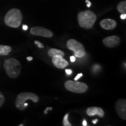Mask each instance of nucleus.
Returning <instances> with one entry per match:
<instances>
[{
  "label": "nucleus",
  "mask_w": 126,
  "mask_h": 126,
  "mask_svg": "<svg viewBox=\"0 0 126 126\" xmlns=\"http://www.w3.org/2000/svg\"><path fill=\"white\" fill-rule=\"evenodd\" d=\"M22 14L19 9L12 8L6 14L4 22L6 25L11 28H18L22 21Z\"/></svg>",
  "instance_id": "f257e3e1"
},
{
  "label": "nucleus",
  "mask_w": 126,
  "mask_h": 126,
  "mask_svg": "<svg viewBox=\"0 0 126 126\" xmlns=\"http://www.w3.org/2000/svg\"><path fill=\"white\" fill-rule=\"evenodd\" d=\"M78 20L79 25L81 28L86 29H91L96 20V16L91 11H84L78 13Z\"/></svg>",
  "instance_id": "f03ea898"
},
{
  "label": "nucleus",
  "mask_w": 126,
  "mask_h": 126,
  "mask_svg": "<svg viewBox=\"0 0 126 126\" xmlns=\"http://www.w3.org/2000/svg\"><path fill=\"white\" fill-rule=\"evenodd\" d=\"M4 67L7 74L12 78L18 77L21 72L20 62L14 58L5 60L4 63Z\"/></svg>",
  "instance_id": "7ed1b4c3"
},
{
  "label": "nucleus",
  "mask_w": 126,
  "mask_h": 126,
  "mask_svg": "<svg viewBox=\"0 0 126 126\" xmlns=\"http://www.w3.org/2000/svg\"><path fill=\"white\" fill-rule=\"evenodd\" d=\"M28 100H31L34 103L38 102L39 96L35 94L32 92H22L17 96L15 100V106L19 110H24L26 108L24 104Z\"/></svg>",
  "instance_id": "20e7f679"
},
{
  "label": "nucleus",
  "mask_w": 126,
  "mask_h": 126,
  "mask_svg": "<svg viewBox=\"0 0 126 126\" xmlns=\"http://www.w3.org/2000/svg\"><path fill=\"white\" fill-rule=\"evenodd\" d=\"M67 46L68 49L74 52V56L77 58H82L86 55L85 48L82 44L75 39L67 41Z\"/></svg>",
  "instance_id": "39448f33"
},
{
  "label": "nucleus",
  "mask_w": 126,
  "mask_h": 126,
  "mask_svg": "<svg viewBox=\"0 0 126 126\" xmlns=\"http://www.w3.org/2000/svg\"><path fill=\"white\" fill-rule=\"evenodd\" d=\"M64 86L68 91L77 94H83L86 92L88 89V86L85 83L77 82V81L69 80L65 82Z\"/></svg>",
  "instance_id": "423d86ee"
},
{
  "label": "nucleus",
  "mask_w": 126,
  "mask_h": 126,
  "mask_svg": "<svg viewBox=\"0 0 126 126\" xmlns=\"http://www.w3.org/2000/svg\"><path fill=\"white\" fill-rule=\"evenodd\" d=\"M31 33L33 35L43 36L47 38H50L53 36V32L51 31L40 26L32 28L31 29Z\"/></svg>",
  "instance_id": "0eeeda50"
},
{
  "label": "nucleus",
  "mask_w": 126,
  "mask_h": 126,
  "mask_svg": "<svg viewBox=\"0 0 126 126\" xmlns=\"http://www.w3.org/2000/svg\"><path fill=\"white\" fill-rule=\"evenodd\" d=\"M116 110L117 114L121 119H126V100L120 99L116 103Z\"/></svg>",
  "instance_id": "6e6552de"
},
{
  "label": "nucleus",
  "mask_w": 126,
  "mask_h": 126,
  "mask_svg": "<svg viewBox=\"0 0 126 126\" xmlns=\"http://www.w3.org/2000/svg\"><path fill=\"white\" fill-rule=\"evenodd\" d=\"M103 45L109 48L118 46L120 43V39L117 35H113L105 37L103 40Z\"/></svg>",
  "instance_id": "1a4fd4ad"
},
{
  "label": "nucleus",
  "mask_w": 126,
  "mask_h": 126,
  "mask_svg": "<svg viewBox=\"0 0 126 126\" xmlns=\"http://www.w3.org/2000/svg\"><path fill=\"white\" fill-rule=\"evenodd\" d=\"M52 63L55 67L60 69H64L68 65V62L60 56H57L52 57Z\"/></svg>",
  "instance_id": "9d476101"
},
{
  "label": "nucleus",
  "mask_w": 126,
  "mask_h": 126,
  "mask_svg": "<svg viewBox=\"0 0 126 126\" xmlns=\"http://www.w3.org/2000/svg\"><path fill=\"white\" fill-rule=\"evenodd\" d=\"M86 114L89 116H98L99 117L102 118L105 116V112L102 108L98 107H91L86 109Z\"/></svg>",
  "instance_id": "9b49d317"
},
{
  "label": "nucleus",
  "mask_w": 126,
  "mask_h": 126,
  "mask_svg": "<svg viewBox=\"0 0 126 126\" xmlns=\"http://www.w3.org/2000/svg\"><path fill=\"white\" fill-rule=\"evenodd\" d=\"M100 25L102 28L106 30H111L116 27L117 23L114 20L111 19H105L100 21Z\"/></svg>",
  "instance_id": "f8f14e48"
},
{
  "label": "nucleus",
  "mask_w": 126,
  "mask_h": 126,
  "mask_svg": "<svg viewBox=\"0 0 126 126\" xmlns=\"http://www.w3.org/2000/svg\"><path fill=\"white\" fill-rule=\"evenodd\" d=\"M48 55L51 57H53L57 56L64 57V53L61 50L57 49V48H50L48 51Z\"/></svg>",
  "instance_id": "ddd939ff"
},
{
  "label": "nucleus",
  "mask_w": 126,
  "mask_h": 126,
  "mask_svg": "<svg viewBox=\"0 0 126 126\" xmlns=\"http://www.w3.org/2000/svg\"><path fill=\"white\" fill-rule=\"evenodd\" d=\"M11 51L12 48L9 46L0 45V55L1 56H7Z\"/></svg>",
  "instance_id": "4468645a"
},
{
  "label": "nucleus",
  "mask_w": 126,
  "mask_h": 126,
  "mask_svg": "<svg viewBox=\"0 0 126 126\" xmlns=\"http://www.w3.org/2000/svg\"><path fill=\"white\" fill-rule=\"evenodd\" d=\"M117 10L121 14H126V1H121L119 3L117 7Z\"/></svg>",
  "instance_id": "2eb2a0df"
},
{
  "label": "nucleus",
  "mask_w": 126,
  "mask_h": 126,
  "mask_svg": "<svg viewBox=\"0 0 126 126\" xmlns=\"http://www.w3.org/2000/svg\"><path fill=\"white\" fill-rule=\"evenodd\" d=\"M63 126H71L72 124L68 121V114H66L63 118Z\"/></svg>",
  "instance_id": "dca6fc26"
},
{
  "label": "nucleus",
  "mask_w": 126,
  "mask_h": 126,
  "mask_svg": "<svg viewBox=\"0 0 126 126\" xmlns=\"http://www.w3.org/2000/svg\"><path fill=\"white\" fill-rule=\"evenodd\" d=\"M5 102V96L2 93L0 92V108L2 106Z\"/></svg>",
  "instance_id": "f3484780"
},
{
  "label": "nucleus",
  "mask_w": 126,
  "mask_h": 126,
  "mask_svg": "<svg viewBox=\"0 0 126 126\" xmlns=\"http://www.w3.org/2000/svg\"><path fill=\"white\" fill-rule=\"evenodd\" d=\"M34 44L37 45L39 48H44V46L43 45V44L41 43L40 42H39V41H34Z\"/></svg>",
  "instance_id": "a211bd4d"
},
{
  "label": "nucleus",
  "mask_w": 126,
  "mask_h": 126,
  "mask_svg": "<svg viewBox=\"0 0 126 126\" xmlns=\"http://www.w3.org/2000/svg\"><path fill=\"white\" fill-rule=\"evenodd\" d=\"M82 76H83V74L82 73L78 74L77 75V76L74 78V81H78L79 79L81 77H82Z\"/></svg>",
  "instance_id": "6ab92c4d"
},
{
  "label": "nucleus",
  "mask_w": 126,
  "mask_h": 126,
  "mask_svg": "<svg viewBox=\"0 0 126 126\" xmlns=\"http://www.w3.org/2000/svg\"><path fill=\"white\" fill-rule=\"evenodd\" d=\"M65 72L68 75H71L72 73V71L71 70H70V69H66L65 70Z\"/></svg>",
  "instance_id": "aec40b11"
},
{
  "label": "nucleus",
  "mask_w": 126,
  "mask_h": 126,
  "mask_svg": "<svg viewBox=\"0 0 126 126\" xmlns=\"http://www.w3.org/2000/svg\"><path fill=\"white\" fill-rule=\"evenodd\" d=\"M100 66H99L98 65H94V67H93V70L94 71H96L97 69H99V70H100Z\"/></svg>",
  "instance_id": "412c9836"
},
{
  "label": "nucleus",
  "mask_w": 126,
  "mask_h": 126,
  "mask_svg": "<svg viewBox=\"0 0 126 126\" xmlns=\"http://www.w3.org/2000/svg\"><path fill=\"white\" fill-rule=\"evenodd\" d=\"M52 109H53V108H49V107H48V108H47L45 110H44V113L46 114H47V113H48V110H51Z\"/></svg>",
  "instance_id": "4be33fe9"
},
{
  "label": "nucleus",
  "mask_w": 126,
  "mask_h": 126,
  "mask_svg": "<svg viewBox=\"0 0 126 126\" xmlns=\"http://www.w3.org/2000/svg\"><path fill=\"white\" fill-rule=\"evenodd\" d=\"M70 61H71V62H72V63L75 62V61H76V57H75L74 56H71L70 57Z\"/></svg>",
  "instance_id": "5701e85b"
},
{
  "label": "nucleus",
  "mask_w": 126,
  "mask_h": 126,
  "mask_svg": "<svg viewBox=\"0 0 126 126\" xmlns=\"http://www.w3.org/2000/svg\"><path fill=\"white\" fill-rule=\"evenodd\" d=\"M85 2H86V6H87L88 8L90 7L91 6V5H92V4H91V2H90V1H89V0H86Z\"/></svg>",
  "instance_id": "b1692460"
},
{
  "label": "nucleus",
  "mask_w": 126,
  "mask_h": 126,
  "mask_svg": "<svg viewBox=\"0 0 126 126\" xmlns=\"http://www.w3.org/2000/svg\"><path fill=\"white\" fill-rule=\"evenodd\" d=\"M120 18L123 20L126 19V14H122V15H120Z\"/></svg>",
  "instance_id": "393cba45"
},
{
  "label": "nucleus",
  "mask_w": 126,
  "mask_h": 126,
  "mask_svg": "<svg viewBox=\"0 0 126 126\" xmlns=\"http://www.w3.org/2000/svg\"><path fill=\"white\" fill-rule=\"evenodd\" d=\"M22 29H23V30H24V31H27L28 29V26L26 25H23L22 26Z\"/></svg>",
  "instance_id": "a878e982"
},
{
  "label": "nucleus",
  "mask_w": 126,
  "mask_h": 126,
  "mask_svg": "<svg viewBox=\"0 0 126 126\" xmlns=\"http://www.w3.org/2000/svg\"><path fill=\"white\" fill-rule=\"evenodd\" d=\"M82 126H88L87 122H86V121L85 120H83V122H82Z\"/></svg>",
  "instance_id": "bb28decb"
},
{
  "label": "nucleus",
  "mask_w": 126,
  "mask_h": 126,
  "mask_svg": "<svg viewBox=\"0 0 126 126\" xmlns=\"http://www.w3.org/2000/svg\"><path fill=\"white\" fill-rule=\"evenodd\" d=\"M97 122H98V119H96L94 120H92V123H93V124H96L97 123Z\"/></svg>",
  "instance_id": "cd10ccee"
},
{
  "label": "nucleus",
  "mask_w": 126,
  "mask_h": 126,
  "mask_svg": "<svg viewBox=\"0 0 126 126\" xmlns=\"http://www.w3.org/2000/svg\"><path fill=\"white\" fill-rule=\"evenodd\" d=\"M26 59H27L28 61H32L33 60V57H28Z\"/></svg>",
  "instance_id": "c85d7f7f"
},
{
  "label": "nucleus",
  "mask_w": 126,
  "mask_h": 126,
  "mask_svg": "<svg viewBox=\"0 0 126 126\" xmlns=\"http://www.w3.org/2000/svg\"><path fill=\"white\" fill-rule=\"evenodd\" d=\"M23 126V124H20L19 125V126Z\"/></svg>",
  "instance_id": "c756f323"
}]
</instances>
